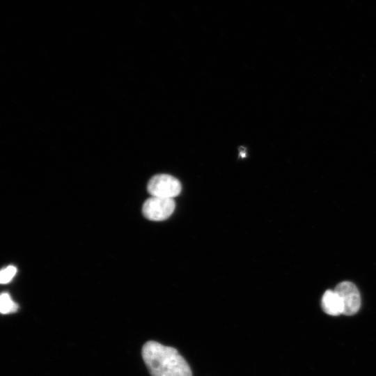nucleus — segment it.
Listing matches in <instances>:
<instances>
[{"label":"nucleus","mask_w":376,"mask_h":376,"mask_svg":"<svg viewBox=\"0 0 376 376\" xmlns=\"http://www.w3.org/2000/svg\"><path fill=\"white\" fill-rule=\"evenodd\" d=\"M323 311L331 315H338L343 313V304L340 297L334 290H327L322 298Z\"/></svg>","instance_id":"5"},{"label":"nucleus","mask_w":376,"mask_h":376,"mask_svg":"<svg viewBox=\"0 0 376 376\" xmlns=\"http://www.w3.org/2000/svg\"><path fill=\"white\" fill-rule=\"evenodd\" d=\"M17 304L13 301L10 296L3 292L0 296V311L2 314H8L17 311Z\"/></svg>","instance_id":"6"},{"label":"nucleus","mask_w":376,"mask_h":376,"mask_svg":"<svg viewBox=\"0 0 376 376\" xmlns=\"http://www.w3.org/2000/svg\"><path fill=\"white\" fill-rule=\"evenodd\" d=\"M17 272V268L15 266L9 265L1 269L0 272V282L1 284H6L10 282Z\"/></svg>","instance_id":"7"},{"label":"nucleus","mask_w":376,"mask_h":376,"mask_svg":"<svg viewBox=\"0 0 376 376\" xmlns=\"http://www.w3.org/2000/svg\"><path fill=\"white\" fill-rule=\"evenodd\" d=\"M340 299L343 304V313L352 315L359 309L361 297L357 286L349 281L338 284L334 290Z\"/></svg>","instance_id":"4"},{"label":"nucleus","mask_w":376,"mask_h":376,"mask_svg":"<svg viewBox=\"0 0 376 376\" xmlns=\"http://www.w3.org/2000/svg\"><path fill=\"white\" fill-rule=\"evenodd\" d=\"M173 198L151 196L142 207L143 216L152 221H163L169 218L175 210Z\"/></svg>","instance_id":"3"},{"label":"nucleus","mask_w":376,"mask_h":376,"mask_svg":"<svg viewBox=\"0 0 376 376\" xmlns=\"http://www.w3.org/2000/svg\"><path fill=\"white\" fill-rule=\"evenodd\" d=\"M180 181L168 174H158L152 177L148 182L147 189L151 196L173 198L181 191Z\"/></svg>","instance_id":"2"},{"label":"nucleus","mask_w":376,"mask_h":376,"mask_svg":"<svg viewBox=\"0 0 376 376\" xmlns=\"http://www.w3.org/2000/svg\"><path fill=\"white\" fill-rule=\"evenodd\" d=\"M141 355L151 376H192L189 364L173 347L150 340L143 345Z\"/></svg>","instance_id":"1"}]
</instances>
